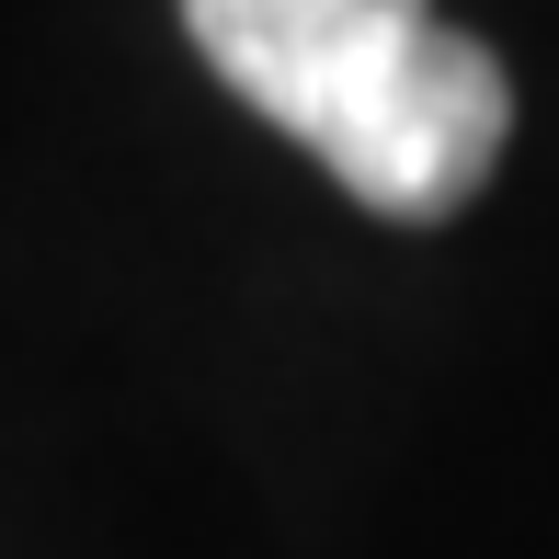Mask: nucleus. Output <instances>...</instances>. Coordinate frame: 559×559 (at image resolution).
I'll list each match as a JSON object with an SVG mask.
<instances>
[{
    "mask_svg": "<svg viewBox=\"0 0 559 559\" xmlns=\"http://www.w3.org/2000/svg\"><path fill=\"white\" fill-rule=\"evenodd\" d=\"M183 23L217 81L377 217H456L514 138L502 58L435 23V0H183Z\"/></svg>",
    "mask_w": 559,
    "mask_h": 559,
    "instance_id": "f257e3e1",
    "label": "nucleus"
}]
</instances>
